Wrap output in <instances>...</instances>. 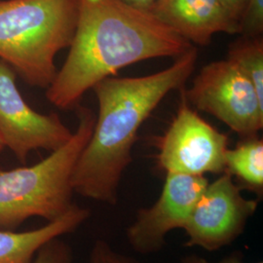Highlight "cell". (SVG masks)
Segmentation results:
<instances>
[{
    "instance_id": "6",
    "label": "cell",
    "mask_w": 263,
    "mask_h": 263,
    "mask_svg": "<svg viewBox=\"0 0 263 263\" xmlns=\"http://www.w3.org/2000/svg\"><path fill=\"white\" fill-rule=\"evenodd\" d=\"M180 90L179 110L158 142L160 168L166 173L191 176L224 173L227 136L192 110L185 98L184 87Z\"/></svg>"
},
{
    "instance_id": "8",
    "label": "cell",
    "mask_w": 263,
    "mask_h": 263,
    "mask_svg": "<svg viewBox=\"0 0 263 263\" xmlns=\"http://www.w3.org/2000/svg\"><path fill=\"white\" fill-rule=\"evenodd\" d=\"M17 74L0 60V137L13 154L26 163L31 151H56L70 140V131L56 113L33 110L20 93Z\"/></svg>"
},
{
    "instance_id": "1",
    "label": "cell",
    "mask_w": 263,
    "mask_h": 263,
    "mask_svg": "<svg viewBox=\"0 0 263 263\" xmlns=\"http://www.w3.org/2000/svg\"><path fill=\"white\" fill-rule=\"evenodd\" d=\"M193 47L148 11L123 0H79L68 55L46 98L59 109H73L87 91L124 67L155 58L176 59Z\"/></svg>"
},
{
    "instance_id": "10",
    "label": "cell",
    "mask_w": 263,
    "mask_h": 263,
    "mask_svg": "<svg viewBox=\"0 0 263 263\" xmlns=\"http://www.w3.org/2000/svg\"><path fill=\"white\" fill-rule=\"evenodd\" d=\"M147 11L191 44L206 46L219 32L240 33L222 0H157Z\"/></svg>"
},
{
    "instance_id": "4",
    "label": "cell",
    "mask_w": 263,
    "mask_h": 263,
    "mask_svg": "<svg viewBox=\"0 0 263 263\" xmlns=\"http://www.w3.org/2000/svg\"><path fill=\"white\" fill-rule=\"evenodd\" d=\"M78 125L70 140L30 167H0V229L15 230L31 217L48 222L66 214L74 203L72 175L96 122L94 112L76 107Z\"/></svg>"
},
{
    "instance_id": "11",
    "label": "cell",
    "mask_w": 263,
    "mask_h": 263,
    "mask_svg": "<svg viewBox=\"0 0 263 263\" xmlns=\"http://www.w3.org/2000/svg\"><path fill=\"white\" fill-rule=\"evenodd\" d=\"M89 216V210L74 204L64 216L37 229L24 232L0 229V263L31 262L43 245L72 233Z\"/></svg>"
},
{
    "instance_id": "14",
    "label": "cell",
    "mask_w": 263,
    "mask_h": 263,
    "mask_svg": "<svg viewBox=\"0 0 263 263\" xmlns=\"http://www.w3.org/2000/svg\"><path fill=\"white\" fill-rule=\"evenodd\" d=\"M30 263H74L70 246L62 237H57L43 245Z\"/></svg>"
},
{
    "instance_id": "16",
    "label": "cell",
    "mask_w": 263,
    "mask_h": 263,
    "mask_svg": "<svg viewBox=\"0 0 263 263\" xmlns=\"http://www.w3.org/2000/svg\"><path fill=\"white\" fill-rule=\"evenodd\" d=\"M89 263H140L131 256L118 253L104 240H97L92 248Z\"/></svg>"
},
{
    "instance_id": "15",
    "label": "cell",
    "mask_w": 263,
    "mask_h": 263,
    "mask_svg": "<svg viewBox=\"0 0 263 263\" xmlns=\"http://www.w3.org/2000/svg\"><path fill=\"white\" fill-rule=\"evenodd\" d=\"M263 0H247L240 22V33L244 37L262 36Z\"/></svg>"
},
{
    "instance_id": "13",
    "label": "cell",
    "mask_w": 263,
    "mask_h": 263,
    "mask_svg": "<svg viewBox=\"0 0 263 263\" xmlns=\"http://www.w3.org/2000/svg\"><path fill=\"white\" fill-rule=\"evenodd\" d=\"M228 60L234 63L250 80L263 101L262 36H242L229 48Z\"/></svg>"
},
{
    "instance_id": "12",
    "label": "cell",
    "mask_w": 263,
    "mask_h": 263,
    "mask_svg": "<svg viewBox=\"0 0 263 263\" xmlns=\"http://www.w3.org/2000/svg\"><path fill=\"white\" fill-rule=\"evenodd\" d=\"M226 172L235 177L237 185L257 195L263 194V141L255 137L245 139L235 148H228L226 153Z\"/></svg>"
},
{
    "instance_id": "20",
    "label": "cell",
    "mask_w": 263,
    "mask_h": 263,
    "mask_svg": "<svg viewBox=\"0 0 263 263\" xmlns=\"http://www.w3.org/2000/svg\"><path fill=\"white\" fill-rule=\"evenodd\" d=\"M4 148H5V144H4V142H3L1 137H0V153L4 151Z\"/></svg>"
},
{
    "instance_id": "3",
    "label": "cell",
    "mask_w": 263,
    "mask_h": 263,
    "mask_svg": "<svg viewBox=\"0 0 263 263\" xmlns=\"http://www.w3.org/2000/svg\"><path fill=\"white\" fill-rule=\"evenodd\" d=\"M79 0H0V60L27 84L47 89L55 60L69 48Z\"/></svg>"
},
{
    "instance_id": "2",
    "label": "cell",
    "mask_w": 263,
    "mask_h": 263,
    "mask_svg": "<svg viewBox=\"0 0 263 263\" xmlns=\"http://www.w3.org/2000/svg\"><path fill=\"white\" fill-rule=\"evenodd\" d=\"M198 52L191 48L172 66L140 77H107L92 88L99 102L94 129L72 175L74 193L108 205L118 201L125 170L141 125L173 90L184 87Z\"/></svg>"
},
{
    "instance_id": "17",
    "label": "cell",
    "mask_w": 263,
    "mask_h": 263,
    "mask_svg": "<svg viewBox=\"0 0 263 263\" xmlns=\"http://www.w3.org/2000/svg\"><path fill=\"white\" fill-rule=\"evenodd\" d=\"M179 263H245L243 261V256L242 254L239 253H233V254H229L228 256L224 257L223 259L217 261V262H211L206 258L199 256L197 254H187L185 256H183L180 259ZM255 263H263L262 261H257Z\"/></svg>"
},
{
    "instance_id": "18",
    "label": "cell",
    "mask_w": 263,
    "mask_h": 263,
    "mask_svg": "<svg viewBox=\"0 0 263 263\" xmlns=\"http://www.w3.org/2000/svg\"><path fill=\"white\" fill-rule=\"evenodd\" d=\"M222 2L224 3L226 8L229 11L231 16L240 25L245 7L247 4V0H222Z\"/></svg>"
},
{
    "instance_id": "9",
    "label": "cell",
    "mask_w": 263,
    "mask_h": 263,
    "mask_svg": "<svg viewBox=\"0 0 263 263\" xmlns=\"http://www.w3.org/2000/svg\"><path fill=\"white\" fill-rule=\"evenodd\" d=\"M208 183L205 176L167 173L159 198L151 207L140 209L127 228L126 235L132 249L141 254L161 251L171 231L184 228Z\"/></svg>"
},
{
    "instance_id": "5",
    "label": "cell",
    "mask_w": 263,
    "mask_h": 263,
    "mask_svg": "<svg viewBox=\"0 0 263 263\" xmlns=\"http://www.w3.org/2000/svg\"><path fill=\"white\" fill-rule=\"evenodd\" d=\"M184 94L188 103L215 116L245 139L262 130L263 101L228 59L204 66Z\"/></svg>"
},
{
    "instance_id": "19",
    "label": "cell",
    "mask_w": 263,
    "mask_h": 263,
    "mask_svg": "<svg viewBox=\"0 0 263 263\" xmlns=\"http://www.w3.org/2000/svg\"><path fill=\"white\" fill-rule=\"evenodd\" d=\"M123 1L136 8L147 11L157 0H123Z\"/></svg>"
},
{
    "instance_id": "7",
    "label": "cell",
    "mask_w": 263,
    "mask_h": 263,
    "mask_svg": "<svg viewBox=\"0 0 263 263\" xmlns=\"http://www.w3.org/2000/svg\"><path fill=\"white\" fill-rule=\"evenodd\" d=\"M228 173L208 183L184 226L188 248L216 252L242 235L257 210L258 200L245 198Z\"/></svg>"
}]
</instances>
